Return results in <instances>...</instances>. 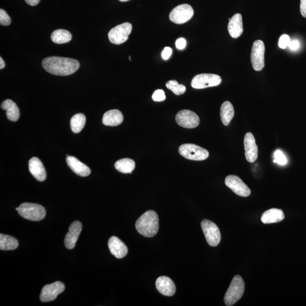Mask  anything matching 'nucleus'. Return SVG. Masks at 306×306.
Segmentation results:
<instances>
[{"mask_svg": "<svg viewBox=\"0 0 306 306\" xmlns=\"http://www.w3.org/2000/svg\"><path fill=\"white\" fill-rule=\"evenodd\" d=\"M108 246L111 254L117 259L123 258L128 254L127 247L116 236L109 239Z\"/></svg>", "mask_w": 306, "mask_h": 306, "instance_id": "nucleus-17", "label": "nucleus"}, {"mask_svg": "<svg viewBox=\"0 0 306 306\" xmlns=\"http://www.w3.org/2000/svg\"><path fill=\"white\" fill-rule=\"evenodd\" d=\"M30 173L36 180L43 182L46 180L47 174L43 163L38 158L32 157L28 162Z\"/></svg>", "mask_w": 306, "mask_h": 306, "instance_id": "nucleus-18", "label": "nucleus"}, {"mask_svg": "<svg viewBox=\"0 0 306 306\" xmlns=\"http://www.w3.org/2000/svg\"><path fill=\"white\" fill-rule=\"evenodd\" d=\"M167 89L172 91L175 95L180 96L183 95L186 91L185 85L179 84L177 81L171 80L166 84Z\"/></svg>", "mask_w": 306, "mask_h": 306, "instance_id": "nucleus-29", "label": "nucleus"}, {"mask_svg": "<svg viewBox=\"0 0 306 306\" xmlns=\"http://www.w3.org/2000/svg\"><path fill=\"white\" fill-rule=\"evenodd\" d=\"M194 10L193 7L189 4H182L175 7L171 11L169 18L171 22L176 24H183L193 18Z\"/></svg>", "mask_w": 306, "mask_h": 306, "instance_id": "nucleus-9", "label": "nucleus"}, {"mask_svg": "<svg viewBox=\"0 0 306 306\" xmlns=\"http://www.w3.org/2000/svg\"><path fill=\"white\" fill-rule=\"evenodd\" d=\"M285 218V215L282 210L272 208L265 211L261 220L265 224L277 223L282 221Z\"/></svg>", "mask_w": 306, "mask_h": 306, "instance_id": "nucleus-22", "label": "nucleus"}, {"mask_svg": "<svg viewBox=\"0 0 306 306\" xmlns=\"http://www.w3.org/2000/svg\"><path fill=\"white\" fill-rule=\"evenodd\" d=\"M132 30V25L129 22L119 24L112 28L108 35L110 42L116 45L124 43L128 39Z\"/></svg>", "mask_w": 306, "mask_h": 306, "instance_id": "nucleus-6", "label": "nucleus"}, {"mask_svg": "<svg viewBox=\"0 0 306 306\" xmlns=\"http://www.w3.org/2000/svg\"><path fill=\"white\" fill-rule=\"evenodd\" d=\"M129 59L130 60H131V58H130V56H129Z\"/></svg>", "mask_w": 306, "mask_h": 306, "instance_id": "nucleus-41", "label": "nucleus"}, {"mask_svg": "<svg viewBox=\"0 0 306 306\" xmlns=\"http://www.w3.org/2000/svg\"><path fill=\"white\" fill-rule=\"evenodd\" d=\"M136 228L138 232L145 237H153L159 230V219L156 211L149 210L137 219Z\"/></svg>", "mask_w": 306, "mask_h": 306, "instance_id": "nucleus-2", "label": "nucleus"}, {"mask_svg": "<svg viewBox=\"0 0 306 306\" xmlns=\"http://www.w3.org/2000/svg\"><path fill=\"white\" fill-rule=\"evenodd\" d=\"M71 32L64 29L56 30L51 34V40L56 44L67 43L72 40Z\"/></svg>", "mask_w": 306, "mask_h": 306, "instance_id": "nucleus-27", "label": "nucleus"}, {"mask_svg": "<svg viewBox=\"0 0 306 306\" xmlns=\"http://www.w3.org/2000/svg\"><path fill=\"white\" fill-rule=\"evenodd\" d=\"M225 185L234 193L241 197H248L251 191L241 179L236 175H228L225 179Z\"/></svg>", "mask_w": 306, "mask_h": 306, "instance_id": "nucleus-11", "label": "nucleus"}, {"mask_svg": "<svg viewBox=\"0 0 306 306\" xmlns=\"http://www.w3.org/2000/svg\"><path fill=\"white\" fill-rule=\"evenodd\" d=\"M287 159L284 153L280 150H276L274 154V162L284 166L287 164Z\"/></svg>", "mask_w": 306, "mask_h": 306, "instance_id": "nucleus-30", "label": "nucleus"}, {"mask_svg": "<svg viewBox=\"0 0 306 306\" xmlns=\"http://www.w3.org/2000/svg\"><path fill=\"white\" fill-rule=\"evenodd\" d=\"M244 290L245 284L242 277L239 275L235 276L232 280L230 287L224 296V304L228 306L235 304L241 299Z\"/></svg>", "mask_w": 306, "mask_h": 306, "instance_id": "nucleus-3", "label": "nucleus"}, {"mask_svg": "<svg viewBox=\"0 0 306 306\" xmlns=\"http://www.w3.org/2000/svg\"><path fill=\"white\" fill-rule=\"evenodd\" d=\"M300 44L299 40H294L290 43L288 47L292 51H296L299 48Z\"/></svg>", "mask_w": 306, "mask_h": 306, "instance_id": "nucleus-36", "label": "nucleus"}, {"mask_svg": "<svg viewBox=\"0 0 306 306\" xmlns=\"http://www.w3.org/2000/svg\"><path fill=\"white\" fill-rule=\"evenodd\" d=\"M291 42V40L289 36L287 34H284L280 38L279 42V47L282 49H286L289 46Z\"/></svg>", "mask_w": 306, "mask_h": 306, "instance_id": "nucleus-33", "label": "nucleus"}, {"mask_svg": "<svg viewBox=\"0 0 306 306\" xmlns=\"http://www.w3.org/2000/svg\"><path fill=\"white\" fill-rule=\"evenodd\" d=\"M123 119V115L119 110L112 109L104 114L102 121L105 125L114 126L121 124Z\"/></svg>", "mask_w": 306, "mask_h": 306, "instance_id": "nucleus-21", "label": "nucleus"}, {"mask_svg": "<svg viewBox=\"0 0 306 306\" xmlns=\"http://www.w3.org/2000/svg\"><path fill=\"white\" fill-rule=\"evenodd\" d=\"M175 45L178 50H183L186 46V40L184 38H179L177 40Z\"/></svg>", "mask_w": 306, "mask_h": 306, "instance_id": "nucleus-35", "label": "nucleus"}, {"mask_svg": "<svg viewBox=\"0 0 306 306\" xmlns=\"http://www.w3.org/2000/svg\"><path fill=\"white\" fill-rule=\"evenodd\" d=\"M179 152L188 160L201 161L205 160L209 153L205 149L193 144H185L179 147Z\"/></svg>", "mask_w": 306, "mask_h": 306, "instance_id": "nucleus-5", "label": "nucleus"}, {"mask_svg": "<svg viewBox=\"0 0 306 306\" xmlns=\"http://www.w3.org/2000/svg\"><path fill=\"white\" fill-rule=\"evenodd\" d=\"M265 45L262 40H258L253 43L251 60L253 68L260 71L264 67Z\"/></svg>", "mask_w": 306, "mask_h": 306, "instance_id": "nucleus-10", "label": "nucleus"}, {"mask_svg": "<svg viewBox=\"0 0 306 306\" xmlns=\"http://www.w3.org/2000/svg\"><path fill=\"white\" fill-rule=\"evenodd\" d=\"M66 161L69 168L79 176L86 177L91 174V170L89 167L80 161L77 158L68 156Z\"/></svg>", "mask_w": 306, "mask_h": 306, "instance_id": "nucleus-19", "label": "nucleus"}, {"mask_svg": "<svg viewBox=\"0 0 306 306\" xmlns=\"http://www.w3.org/2000/svg\"><path fill=\"white\" fill-rule=\"evenodd\" d=\"M300 11L302 15L306 18V0H301Z\"/></svg>", "mask_w": 306, "mask_h": 306, "instance_id": "nucleus-37", "label": "nucleus"}, {"mask_svg": "<svg viewBox=\"0 0 306 306\" xmlns=\"http://www.w3.org/2000/svg\"><path fill=\"white\" fill-rule=\"evenodd\" d=\"M244 146L247 161L250 163L255 162L258 157V147L255 137L251 133L248 132L245 135Z\"/></svg>", "mask_w": 306, "mask_h": 306, "instance_id": "nucleus-14", "label": "nucleus"}, {"mask_svg": "<svg viewBox=\"0 0 306 306\" xmlns=\"http://www.w3.org/2000/svg\"><path fill=\"white\" fill-rule=\"evenodd\" d=\"M43 68L52 75L66 76L73 74L80 68L78 61L63 57L51 56L43 60Z\"/></svg>", "mask_w": 306, "mask_h": 306, "instance_id": "nucleus-1", "label": "nucleus"}, {"mask_svg": "<svg viewBox=\"0 0 306 306\" xmlns=\"http://www.w3.org/2000/svg\"><path fill=\"white\" fill-rule=\"evenodd\" d=\"M157 291L162 295L171 297L176 292V287L172 280L166 276L158 277L156 283Z\"/></svg>", "mask_w": 306, "mask_h": 306, "instance_id": "nucleus-16", "label": "nucleus"}, {"mask_svg": "<svg viewBox=\"0 0 306 306\" xmlns=\"http://www.w3.org/2000/svg\"><path fill=\"white\" fill-rule=\"evenodd\" d=\"M18 246L17 239L12 236L0 234V250L3 251L14 250Z\"/></svg>", "mask_w": 306, "mask_h": 306, "instance_id": "nucleus-25", "label": "nucleus"}, {"mask_svg": "<svg viewBox=\"0 0 306 306\" xmlns=\"http://www.w3.org/2000/svg\"><path fill=\"white\" fill-rule=\"evenodd\" d=\"M11 21V18L6 12L2 9H0V24L1 25L9 26Z\"/></svg>", "mask_w": 306, "mask_h": 306, "instance_id": "nucleus-31", "label": "nucleus"}, {"mask_svg": "<svg viewBox=\"0 0 306 306\" xmlns=\"http://www.w3.org/2000/svg\"><path fill=\"white\" fill-rule=\"evenodd\" d=\"M64 290L65 285L60 281L44 286L40 294V300L43 303L54 301Z\"/></svg>", "mask_w": 306, "mask_h": 306, "instance_id": "nucleus-13", "label": "nucleus"}, {"mask_svg": "<svg viewBox=\"0 0 306 306\" xmlns=\"http://www.w3.org/2000/svg\"><path fill=\"white\" fill-rule=\"evenodd\" d=\"M152 99L155 102H162L166 100V96L164 91L161 89L157 90L152 96Z\"/></svg>", "mask_w": 306, "mask_h": 306, "instance_id": "nucleus-32", "label": "nucleus"}, {"mask_svg": "<svg viewBox=\"0 0 306 306\" xmlns=\"http://www.w3.org/2000/svg\"><path fill=\"white\" fill-rule=\"evenodd\" d=\"M234 109L233 105L230 102H223L220 109V116L223 125L227 126L233 119L234 116Z\"/></svg>", "mask_w": 306, "mask_h": 306, "instance_id": "nucleus-24", "label": "nucleus"}, {"mask_svg": "<svg viewBox=\"0 0 306 306\" xmlns=\"http://www.w3.org/2000/svg\"><path fill=\"white\" fill-rule=\"evenodd\" d=\"M40 0H25L26 2L30 6H36L40 2Z\"/></svg>", "mask_w": 306, "mask_h": 306, "instance_id": "nucleus-38", "label": "nucleus"}, {"mask_svg": "<svg viewBox=\"0 0 306 306\" xmlns=\"http://www.w3.org/2000/svg\"><path fill=\"white\" fill-rule=\"evenodd\" d=\"M172 49L169 47H166L162 52V59L165 60H168L172 54Z\"/></svg>", "mask_w": 306, "mask_h": 306, "instance_id": "nucleus-34", "label": "nucleus"}, {"mask_svg": "<svg viewBox=\"0 0 306 306\" xmlns=\"http://www.w3.org/2000/svg\"><path fill=\"white\" fill-rule=\"evenodd\" d=\"M221 77L217 75L203 73L194 77L191 82V86L196 89H202L217 87L221 84Z\"/></svg>", "mask_w": 306, "mask_h": 306, "instance_id": "nucleus-7", "label": "nucleus"}, {"mask_svg": "<svg viewBox=\"0 0 306 306\" xmlns=\"http://www.w3.org/2000/svg\"><path fill=\"white\" fill-rule=\"evenodd\" d=\"M121 2H126L129 1V0H119Z\"/></svg>", "mask_w": 306, "mask_h": 306, "instance_id": "nucleus-40", "label": "nucleus"}, {"mask_svg": "<svg viewBox=\"0 0 306 306\" xmlns=\"http://www.w3.org/2000/svg\"><path fill=\"white\" fill-rule=\"evenodd\" d=\"M86 117L83 113H77L73 116L71 120V126L73 132L80 133L84 128Z\"/></svg>", "mask_w": 306, "mask_h": 306, "instance_id": "nucleus-28", "label": "nucleus"}, {"mask_svg": "<svg viewBox=\"0 0 306 306\" xmlns=\"http://www.w3.org/2000/svg\"><path fill=\"white\" fill-rule=\"evenodd\" d=\"M16 210L22 217L33 221H41L46 214L45 208L37 204L24 203L16 208Z\"/></svg>", "mask_w": 306, "mask_h": 306, "instance_id": "nucleus-4", "label": "nucleus"}, {"mask_svg": "<svg viewBox=\"0 0 306 306\" xmlns=\"http://www.w3.org/2000/svg\"><path fill=\"white\" fill-rule=\"evenodd\" d=\"M176 121L179 125L189 129L197 127L200 124L197 114L187 109L182 110L177 113Z\"/></svg>", "mask_w": 306, "mask_h": 306, "instance_id": "nucleus-12", "label": "nucleus"}, {"mask_svg": "<svg viewBox=\"0 0 306 306\" xmlns=\"http://www.w3.org/2000/svg\"><path fill=\"white\" fill-rule=\"evenodd\" d=\"M115 167L121 173L131 174L135 169V162L129 158L121 159L115 163Z\"/></svg>", "mask_w": 306, "mask_h": 306, "instance_id": "nucleus-26", "label": "nucleus"}, {"mask_svg": "<svg viewBox=\"0 0 306 306\" xmlns=\"http://www.w3.org/2000/svg\"><path fill=\"white\" fill-rule=\"evenodd\" d=\"M228 31L232 38H238L243 32L242 16L239 13L235 14L229 20Z\"/></svg>", "mask_w": 306, "mask_h": 306, "instance_id": "nucleus-20", "label": "nucleus"}, {"mask_svg": "<svg viewBox=\"0 0 306 306\" xmlns=\"http://www.w3.org/2000/svg\"><path fill=\"white\" fill-rule=\"evenodd\" d=\"M5 62H4L3 60L1 57V58H0V69H2L3 68H5Z\"/></svg>", "mask_w": 306, "mask_h": 306, "instance_id": "nucleus-39", "label": "nucleus"}, {"mask_svg": "<svg viewBox=\"0 0 306 306\" xmlns=\"http://www.w3.org/2000/svg\"><path fill=\"white\" fill-rule=\"evenodd\" d=\"M2 109L6 111L7 119L12 121H17L19 119L20 113L17 104L13 101L7 100L3 101L1 105Z\"/></svg>", "mask_w": 306, "mask_h": 306, "instance_id": "nucleus-23", "label": "nucleus"}, {"mask_svg": "<svg viewBox=\"0 0 306 306\" xmlns=\"http://www.w3.org/2000/svg\"><path fill=\"white\" fill-rule=\"evenodd\" d=\"M202 228L206 241L212 247L217 246L221 241V232L217 224L208 219L203 220Z\"/></svg>", "mask_w": 306, "mask_h": 306, "instance_id": "nucleus-8", "label": "nucleus"}, {"mask_svg": "<svg viewBox=\"0 0 306 306\" xmlns=\"http://www.w3.org/2000/svg\"><path fill=\"white\" fill-rule=\"evenodd\" d=\"M82 228H83V226L79 221L73 222L71 224L69 228V231L65 238V246L67 248L71 250L75 247Z\"/></svg>", "mask_w": 306, "mask_h": 306, "instance_id": "nucleus-15", "label": "nucleus"}]
</instances>
